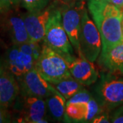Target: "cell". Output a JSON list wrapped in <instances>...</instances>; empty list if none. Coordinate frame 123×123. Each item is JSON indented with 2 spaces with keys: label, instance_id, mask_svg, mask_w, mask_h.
Instances as JSON below:
<instances>
[{
  "label": "cell",
  "instance_id": "obj_1",
  "mask_svg": "<svg viewBox=\"0 0 123 123\" xmlns=\"http://www.w3.org/2000/svg\"><path fill=\"white\" fill-rule=\"evenodd\" d=\"M88 8L100 32L101 52L123 43V12L120 8L106 0H88Z\"/></svg>",
  "mask_w": 123,
  "mask_h": 123
},
{
  "label": "cell",
  "instance_id": "obj_2",
  "mask_svg": "<svg viewBox=\"0 0 123 123\" xmlns=\"http://www.w3.org/2000/svg\"><path fill=\"white\" fill-rule=\"evenodd\" d=\"M93 97L105 111H111L123 105V74L102 71L94 86Z\"/></svg>",
  "mask_w": 123,
  "mask_h": 123
},
{
  "label": "cell",
  "instance_id": "obj_3",
  "mask_svg": "<svg viewBox=\"0 0 123 123\" xmlns=\"http://www.w3.org/2000/svg\"><path fill=\"white\" fill-rule=\"evenodd\" d=\"M43 42L60 55L68 64L77 57L74 55L73 46L63 26L59 0H56L55 6L47 23Z\"/></svg>",
  "mask_w": 123,
  "mask_h": 123
},
{
  "label": "cell",
  "instance_id": "obj_4",
  "mask_svg": "<svg viewBox=\"0 0 123 123\" xmlns=\"http://www.w3.org/2000/svg\"><path fill=\"white\" fill-rule=\"evenodd\" d=\"M85 6V0H59L63 26L78 55L81 54L79 33Z\"/></svg>",
  "mask_w": 123,
  "mask_h": 123
},
{
  "label": "cell",
  "instance_id": "obj_5",
  "mask_svg": "<svg viewBox=\"0 0 123 123\" xmlns=\"http://www.w3.org/2000/svg\"><path fill=\"white\" fill-rule=\"evenodd\" d=\"M35 68L50 84L71 76L66 61L57 52L43 42L41 54Z\"/></svg>",
  "mask_w": 123,
  "mask_h": 123
},
{
  "label": "cell",
  "instance_id": "obj_6",
  "mask_svg": "<svg viewBox=\"0 0 123 123\" xmlns=\"http://www.w3.org/2000/svg\"><path fill=\"white\" fill-rule=\"evenodd\" d=\"M79 48L81 54L92 62L97 60L102 49L100 32L94 22L89 17L87 9L84 10L81 18Z\"/></svg>",
  "mask_w": 123,
  "mask_h": 123
},
{
  "label": "cell",
  "instance_id": "obj_7",
  "mask_svg": "<svg viewBox=\"0 0 123 123\" xmlns=\"http://www.w3.org/2000/svg\"><path fill=\"white\" fill-rule=\"evenodd\" d=\"M17 103L18 123H48L46 119L47 105L44 98L20 94Z\"/></svg>",
  "mask_w": 123,
  "mask_h": 123
},
{
  "label": "cell",
  "instance_id": "obj_8",
  "mask_svg": "<svg viewBox=\"0 0 123 123\" xmlns=\"http://www.w3.org/2000/svg\"><path fill=\"white\" fill-rule=\"evenodd\" d=\"M20 94L45 98L57 90L40 75L36 68H31L18 79Z\"/></svg>",
  "mask_w": 123,
  "mask_h": 123
},
{
  "label": "cell",
  "instance_id": "obj_9",
  "mask_svg": "<svg viewBox=\"0 0 123 123\" xmlns=\"http://www.w3.org/2000/svg\"><path fill=\"white\" fill-rule=\"evenodd\" d=\"M56 4V0L43 10L23 14L27 31L31 40L42 43L44 40L46 25L49 18Z\"/></svg>",
  "mask_w": 123,
  "mask_h": 123
},
{
  "label": "cell",
  "instance_id": "obj_10",
  "mask_svg": "<svg viewBox=\"0 0 123 123\" xmlns=\"http://www.w3.org/2000/svg\"><path fill=\"white\" fill-rule=\"evenodd\" d=\"M36 60L33 56L22 52L17 44L9 48L5 55L4 67L13 74L17 79L35 67Z\"/></svg>",
  "mask_w": 123,
  "mask_h": 123
},
{
  "label": "cell",
  "instance_id": "obj_11",
  "mask_svg": "<svg viewBox=\"0 0 123 123\" xmlns=\"http://www.w3.org/2000/svg\"><path fill=\"white\" fill-rule=\"evenodd\" d=\"M71 76L84 86L96 83L98 78V72L92 62L89 61L82 54L79 55L68 64Z\"/></svg>",
  "mask_w": 123,
  "mask_h": 123
},
{
  "label": "cell",
  "instance_id": "obj_12",
  "mask_svg": "<svg viewBox=\"0 0 123 123\" xmlns=\"http://www.w3.org/2000/svg\"><path fill=\"white\" fill-rule=\"evenodd\" d=\"M20 87L16 77L4 69L0 75V105L10 107L19 96Z\"/></svg>",
  "mask_w": 123,
  "mask_h": 123
},
{
  "label": "cell",
  "instance_id": "obj_13",
  "mask_svg": "<svg viewBox=\"0 0 123 123\" xmlns=\"http://www.w3.org/2000/svg\"><path fill=\"white\" fill-rule=\"evenodd\" d=\"M5 18V27L13 44H22L30 40L23 14L10 13L8 12Z\"/></svg>",
  "mask_w": 123,
  "mask_h": 123
},
{
  "label": "cell",
  "instance_id": "obj_14",
  "mask_svg": "<svg viewBox=\"0 0 123 123\" xmlns=\"http://www.w3.org/2000/svg\"><path fill=\"white\" fill-rule=\"evenodd\" d=\"M98 64L105 71L123 74V43L101 52Z\"/></svg>",
  "mask_w": 123,
  "mask_h": 123
},
{
  "label": "cell",
  "instance_id": "obj_15",
  "mask_svg": "<svg viewBox=\"0 0 123 123\" xmlns=\"http://www.w3.org/2000/svg\"><path fill=\"white\" fill-rule=\"evenodd\" d=\"M47 105V112L49 116L56 121L64 120L66 113V98L60 92H54L52 94L44 98Z\"/></svg>",
  "mask_w": 123,
  "mask_h": 123
},
{
  "label": "cell",
  "instance_id": "obj_16",
  "mask_svg": "<svg viewBox=\"0 0 123 123\" xmlns=\"http://www.w3.org/2000/svg\"><path fill=\"white\" fill-rule=\"evenodd\" d=\"M51 84L66 99H69L75 93L84 88V86L72 76Z\"/></svg>",
  "mask_w": 123,
  "mask_h": 123
},
{
  "label": "cell",
  "instance_id": "obj_17",
  "mask_svg": "<svg viewBox=\"0 0 123 123\" xmlns=\"http://www.w3.org/2000/svg\"><path fill=\"white\" fill-rule=\"evenodd\" d=\"M87 110V103L66 104L64 120L73 123H84Z\"/></svg>",
  "mask_w": 123,
  "mask_h": 123
},
{
  "label": "cell",
  "instance_id": "obj_18",
  "mask_svg": "<svg viewBox=\"0 0 123 123\" xmlns=\"http://www.w3.org/2000/svg\"><path fill=\"white\" fill-rule=\"evenodd\" d=\"M40 42H36L30 40L28 42L18 44V47L23 53L33 56L36 62L40 57L42 51V44H40Z\"/></svg>",
  "mask_w": 123,
  "mask_h": 123
},
{
  "label": "cell",
  "instance_id": "obj_19",
  "mask_svg": "<svg viewBox=\"0 0 123 123\" xmlns=\"http://www.w3.org/2000/svg\"><path fill=\"white\" fill-rule=\"evenodd\" d=\"M103 111H105L102 110L101 105H99L98 101L93 97L89 101V102L87 103V110H86L84 123H91L92 119Z\"/></svg>",
  "mask_w": 123,
  "mask_h": 123
},
{
  "label": "cell",
  "instance_id": "obj_20",
  "mask_svg": "<svg viewBox=\"0 0 123 123\" xmlns=\"http://www.w3.org/2000/svg\"><path fill=\"white\" fill-rule=\"evenodd\" d=\"M51 0H21V6H22L27 11L34 12L43 10L46 8Z\"/></svg>",
  "mask_w": 123,
  "mask_h": 123
},
{
  "label": "cell",
  "instance_id": "obj_21",
  "mask_svg": "<svg viewBox=\"0 0 123 123\" xmlns=\"http://www.w3.org/2000/svg\"><path fill=\"white\" fill-rule=\"evenodd\" d=\"M93 96L91 93L85 88H82L79 90L77 93H75L73 96L70 97L66 104L70 103H87L92 98Z\"/></svg>",
  "mask_w": 123,
  "mask_h": 123
},
{
  "label": "cell",
  "instance_id": "obj_22",
  "mask_svg": "<svg viewBox=\"0 0 123 123\" xmlns=\"http://www.w3.org/2000/svg\"><path fill=\"white\" fill-rule=\"evenodd\" d=\"M21 5V0H0V12L6 13L17 8Z\"/></svg>",
  "mask_w": 123,
  "mask_h": 123
},
{
  "label": "cell",
  "instance_id": "obj_23",
  "mask_svg": "<svg viewBox=\"0 0 123 123\" xmlns=\"http://www.w3.org/2000/svg\"><path fill=\"white\" fill-rule=\"evenodd\" d=\"M110 123H123V105L111 111L110 115Z\"/></svg>",
  "mask_w": 123,
  "mask_h": 123
},
{
  "label": "cell",
  "instance_id": "obj_24",
  "mask_svg": "<svg viewBox=\"0 0 123 123\" xmlns=\"http://www.w3.org/2000/svg\"><path fill=\"white\" fill-rule=\"evenodd\" d=\"M12 116L8 107L0 105V123L12 122Z\"/></svg>",
  "mask_w": 123,
  "mask_h": 123
},
{
  "label": "cell",
  "instance_id": "obj_25",
  "mask_svg": "<svg viewBox=\"0 0 123 123\" xmlns=\"http://www.w3.org/2000/svg\"><path fill=\"white\" fill-rule=\"evenodd\" d=\"M92 123H110V115L107 111H103L92 119Z\"/></svg>",
  "mask_w": 123,
  "mask_h": 123
},
{
  "label": "cell",
  "instance_id": "obj_26",
  "mask_svg": "<svg viewBox=\"0 0 123 123\" xmlns=\"http://www.w3.org/2000/svg\"><path fill=\"white\" fill-rule=\"evenodd\" d=\"M109 1L111 4H113L115 6H118L119 8H123V0H106Z\"/></svg>",
  "mask_w": 123,
  "mask_h": 123
},
{
  "label": "cell",
  "instance_id": "obj_27",
  "mask_svg": "<svg viewBox=\"0 0 123 123\" xmlns=\"http://www.w3.org/2000/svg\"><path fill=\"white\" fill-rule=\"evenodd\" d=\"M4 64L1 63V62L0 61V75H1V73H2V71L4 70Z\"/></svg>",
  "mask_w": 123,
  "mask_h": 123
},
{
  "label": "cell",
  "instance_id": "obj_28",
  "mask_svg": "<svg viewBox=\"0 0 123 123\" xmlns=\"http://www.w3.org/2000/svg\"><path fill=\"white\" fill-rule=\"evenodd\" d=\"M122 30H123V23H122Z\"/></svg>",
  "mask_w": 123,
  "mask_h": 123
},
{
  "label": "cell",
  "instance_id": "obj_29",
  "mask_svg": "<svg viewBox=\"0 0 123 123\" xmlns=\"http://www.w3.org/2000/svg\"><path fill=\"white\" fill-rule=\"evenodd\" d=\"M85 1H86V0H85Z\"/></svg>",
  "mask_w": 123,
  "mask_h": 123
}]
</instances>
